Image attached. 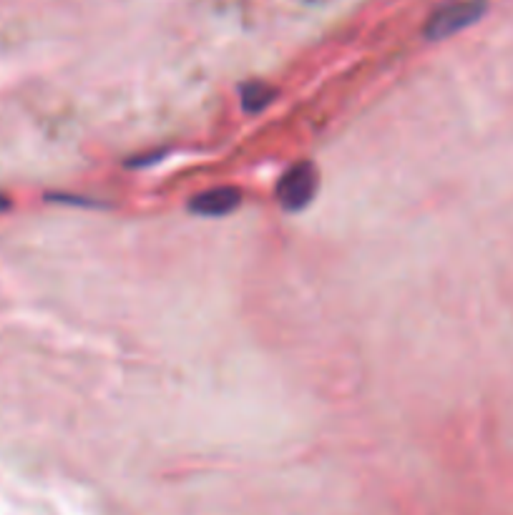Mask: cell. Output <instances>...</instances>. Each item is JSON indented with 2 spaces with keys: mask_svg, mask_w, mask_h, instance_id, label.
Returning a JSON list of instances; mask_svg holds the SVG:
<instances>
[{
  "mask_svg": "<svg viewBox=\"0 0 513 515\" xmlns=\"http://www.w3.org/2000/svg\"><path fill=\"white\" fill-rule=\"evenodd\" d=\"M483 16L481 0H451L446 6L436 8L431 18L425 21V38L428 41H443L448 36H456L463 28L473 26Z\"/></svg>",
  "mask_w": 513,
  "mask_h": 515,
  "instance_id": "obj_1",
  "label": "cell"
},
{
  "mask_svg": "<svg viewBox=\"0 0 513 515\" xmlns=\"http://www.w3.org/2000/svg\"><path fill=\"white\" fill-rule=\"evenodd\" d=\"M317 194V171L310 161H300V164L290 166V169L282 174V179L277 181V204L285 209V212H302L305 206H310V201Z\"/></svg>",
  "mask_w": 513,
  "mask_h": 515,
  "instance_id": "obj_2",
  "label": "cell"
},
{
  "mask_svg": "<svg viewBox=\"0 0 513 515\" xmlns=\"http://www.w3.org/2000/svg\"><path fill=\"white\" fill-rule=\"evenodd\" d=\"M242 204V191L234 189V186H217V189L202 191L192 199V212L199 217H227L232 214L237 206Z\"/></svg>",
  "mask_w": 513,
  "mask_h": 515,
  "instance_id": "obj_3",
  "label": "cell"
},
{
  "mask_svg": "<svg viewBox=\"0 0 513 515\" xmlns=\"http://www.w3.org/2000/svg\"><path fill=\"white\" fill-rule=\"evenodd\" d=\"M272 98H275V88L267 86V83L252 81L242 86V106L247 114H257V111L267 109Z\"/></svg>",
  "mask_w": 513,
  "mask_h": 515,
  "instance_id": "obj_4",
  "label": "cell"
}]
</instances>
